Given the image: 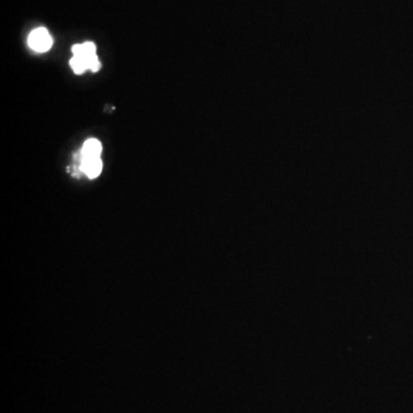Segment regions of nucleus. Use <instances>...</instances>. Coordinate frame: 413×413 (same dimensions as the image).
Returning a JSON list of instances; mask_svg holds the SVG:
<instances>
[{"label":"nucleus","instance_id":"f257e3e1","mask_svg":"<svg viewBox=\"0 0 413 413\" xmlns=\"http://www.w3.org/2000/svg\"><path fill=\"white\" fill-rule=\"evenodd\" d=\"M72 54L74 56L81 57L84 60L90 70L97 72L101 67V63L97 56V47L91 42L83 43V44H76L72 46Z\"/></svg>","mask_w":413,"mask_h":413},{"label":"nucleus","instance_id":"f03ea898","mask_svg":"<svg viewBox=\"0 0 413 413\" xmlns=\"http://www.w3.org/2000/svg\"><path fill=\"white\" fill-rule=\"evenodd\" d=\"M28 44L35 52L45 53L51 50L53 45V39L50 32L45 28H37L31 32L28 38Z\"/></svg>","mask_w":413,"mask_h":413},{"label":"nucleus","instance_id":"7ed1b4c3","mask_svg":"<svg viewBox=\"0 0 413 413\" xmlns=\"http://www.w3.org/2000/svg\"><path fill=\"white\" fill-rule=\"evenodd\" d=\"M79 170L90 179H94L103 171V161L100 157L79 158Z\"/></svg>","mask_w":413,"mask_h":413},{"label":"nucleus","instance_id":"20e7f679","mask_svg":"<svg viewBox=\"0 0 413 413\" xmlns=\"http://www.w3.org/2000/svg\"><path fill=\"white\" fill-rule=\"evenodd\" d=\"M101 152H103V146H101L100 141L94 139V138H91V139L86 140L84 145H83L79 158L100 157Z\"/></svg>","mask_w":413,"mask_h":413},{"label":"nucleus","instance_id":"39448f33","mask_svg":"<svg viewBox=\"0 0 413 413\" xmlns=\"http://www.w3.org/2000/svg\"><path fill=\"white\" fill-rule=\"evenodd\" d=\"M70 67L72 68V70L75 71V74H77V75L83 74V72L89 69L85 61L77 56H72V59L70 60Z\"/></svg>","mask_w":413,"mask_h":413}]
</instances>
